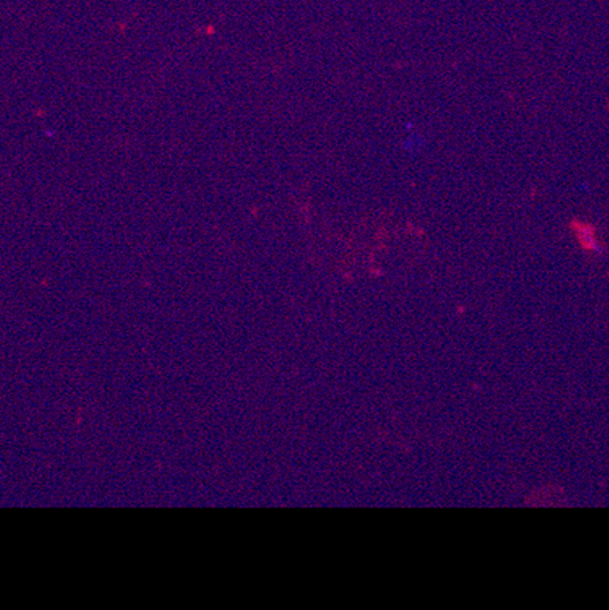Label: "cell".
Here are the masks:
<instances>
[{"instance_id": "1", "label": "cell", "mask_w": 609, "mask_h": 610, "mask_svg": "<svg viewBox=\"0 0 609 610\" xmlns=\"http://www.w3.org/2000/svg\"><path fill=\"white\" fill-rule=\"evenodd\" d=\"M567 227L574 243L584 255L591 258L604 257L607 246L597 224L583 218H573Z\"/></svg>"}]
</instances>
